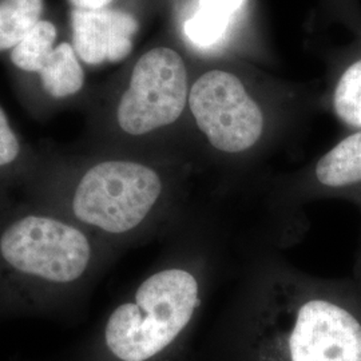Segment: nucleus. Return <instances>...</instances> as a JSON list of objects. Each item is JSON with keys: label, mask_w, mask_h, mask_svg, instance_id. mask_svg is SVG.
Instances as JSON below:
<instances>
[{"label": "nucleus", "mask_w": 361, "mask_h": 361, "mask_svg": "<svg viewBox=\"0 0 361 361\" xmlns=\"http://www.w3.org/2000/svg\"><path fill=\"white\" fill-rule=\"evenodd\" d=\"M20 195L51 207L118 250L158 232L177 200L174 180L153 157L38 142Z\"/></svg>", "instance_id": "obj_1"}, {"label": "nucleus", "mask_w": 361, "mask_h": 361, "mask_svg": "<svg viewBox=\"0 0 361 361\" xmlns=\"http://www.w3.org/2000/svg\"><path fill=\"white\" fill-rule=\"evenodd\" d=\"M118 252L51 207L0 200V320L75 323Z\"/></svg>", "instance_id": "obj_2"}, {"label": "nucleus", "mask_w": 361, "mask_h": 361, "mask_svg": "<svg viewBox=\"0 0 361 361\" xmlns=\"http://www.w3.org/2000/svg\"><path fill=\"white\" fill-rule=\"evenodd\" d=\"M271 290L219 326L210 361H361L357 280L277 281Z\"/></svg>", "instance_id": "obj_3"}, {"label": "nucleus", "mask_w": 361, "mask_h": 361, "mask_svg": "<svg viewBox=\"0 0 361 361\" xmlns=\"http://www.w3.org/2000/svg\"><path fill=\"white\" fill-rule=\"evenodd\" d=\"M186 66L178 52L157 46L141 54L113 94L90 91L83 107L85 149L133 153L134 145L154 140L178 122L189 102Z\"/></svg>", "instance_id": "obj_4"}, {"label": "nucleus", "mask_w": 361, "mask_h": 361, "mask_svg": "<svg viewBox=\"0 0 361 361\" xmlns=\"http://www.w3.org/2000/svg\"><path fill=\"white\" fill-rule=\"evenodd\" d=\"M3 58L16 98L35 121L83 110L91 91L86 70L58 13H46Z\"/></svg>", "instance_id": "obj_5"}, {"label": "nucleus", "mask_w": 361, "mask_h": 361, "mask_svg": "<svg viewBox=\"0 0 361 361\" xmlns=\"http://www.w3.org/2000/svg\"><path fill=\"white\" fill-rule=\"evenodd\" d=\"M188 107L197 128L222 153H245L264 134L265 118L259 104L231 73L212 70L202 74L190 87Z\"/></svg>", "instance_id": "obj_6"}, {"label": "nucleus", "mask_w": 361, "mask_h": 361, "mask_svg": "<svg viewBox=\"0 0 361 361\" xmlns=\"http://www.w3.org/2000/svg\"><path fill=\"white\" fill-rule=\"evenodd\" d=\"M67 26L83 65L97 67L129 56L140 31V19L123 10H68Z\"/></svg>", "instance_id": "obj_7"}, {"label": "nucleus", "mask_w": 361, "mask_h": 361, "mask_svg": "<svg viewBox=\"0 0 361 361\" xmlns=\"http://www.w3.org/2000/svg\"><path fill=\"white\" fill-rule=\"evenodd\" d=\"M314 193L343 197L361 207V130H355L319 158L312 170Z\"/></svg>", "instance_id": "obj_8"}, {"label": "nucleus", "mask_w": 361, "mask_h": 361, "mask_svg": "<svg viewBox=\"0 0 361 361\" xmlns=\"http://www.w3.org/2000/svg\"><path fill=\"white\" fill-rule=\"evenodd\" d=\"M38 155V143L27 141L0 104V200L22 192Z\"/></svg>", "instance_id": "obj_9"}, {"label": "nucleus", "mask_w": 361, "mask_h": 361, "mask_svg": "<svg viewBox=\"0 0 361 361\" xmlns=\"http://www.w3.org/2000/svg\"><path fill=\"white\" fill-rule=\"evenodd\" d=\"M245 0H198L182 25L185 38L195 47L209 49L225 38Z\"/></svg>", "instance_id": "obj_10"}, {"label": "nucleus", "mask_w": 361, "mask_h": 361, "mask_svg": "<svg viewBox=\"0 0 361 361\" xmlns=\"http://www.w3.org/2000/svg\"><path fill=\"white\" fill-rule=\"evenodd\" d=\"M47 13L46 0H0V55L16 46Z\"/></svg>", "instance_id": "obj_11"}, {"label": "nucleus", "mask_w": 361, "mask_h": 361, "mask_svg": "<svg viewBox=\"0 0 361 361\" xmlns=\"http://www.w3.org/2000/svg\"><path fill=\"white\" fill-rule=\"evenodd\" d=\"M332 110L345 128L361 130V55L345 66L336 79Z\"/></svg>", "instance_id": "obj_12"}, {"label": "nucleus", "mask_w": 361, "mask_h": 361, "mask_svg": "<svg viewBox=\"0 0 361 361\" xmlns=\"http://www.w3.org/2000/svg\"><path fill=\"white\" fill-rule=\"evenodd\" d=\"M70 10L78 11H101V10H119L116 3L119 0H66Z\"/></svg>", "instance_id": "obj_13"}, {"label": "nucleus", "mask_w": 361, "mask_h": 361, "mask_svg": "<svg viewBox=\"0 0 361 361\" xmlns=\"http://www.w3.org/2000/svg\"><path fill=\"white\" fill-rule=\"evenodd\" d=\"M356 273H357V279L356 280L361 284V252L360 256H359V261H357V271Z\"/></svg>", "instance_id": "obj_14"}]
</instances>
